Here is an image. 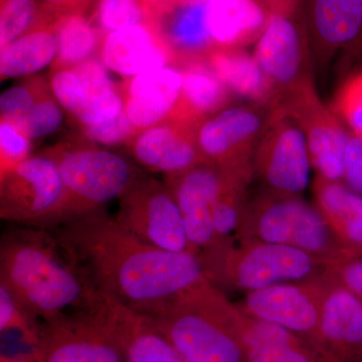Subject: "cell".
<instances>
[{
    "label": "cell",
    "mask_w": 362,
    "mask_h": 362,
    "mask_svg": "<svg viewBox=\"0 0 362 362\" xmlns=\"http://www.w3.org/2000/svg\"><path fill=\"white\" fill-rule=\"evenodd\" d=\"M58 226L54 237L95 289L147 315L211 280L197 255L152 246L101 211Z\"/></svg>",
    "instance_id": "cell-1"
},
{
    "label": "cell",
    "mask_w": 362,
    "mask_h": 362,
    "mask_svg": "<svg viewBox=\"0 0 362 362\" xmlns=\"http://www.w3.org/2000/svg\"><path fill=\"white\" fill-rule=\"evenodd\" d=\"M0 284L44 323L90 308L102 298L56 237L42 228L23 226L4 235Z\"/></svg>",
    "instance_id": "cell-2"
},
{
    "label": "cell",
    "mask_w": 362,
    "mask_h": 362,
    "mask_svg": "<svg viewBox=\"0 0 362 362\" xmlns=\"http://www.w3.org/2000/svg\"><path fill=\"white\" fill-rule=\"evenodd\" d=\"M151 317L185 362H249L240 338L238 306L211 280Z\"/></svg>",
    "instance_id": "cell-3"
},
{
    "label": "cell",
    "mask_w": 362,
    "mask_h": 362,
    "mask_svg": "<svg viewBox=\"0 0 362 362\" xmlns=\"http://www.w3.org/2000/svg\"><path fill=\"white\" fill-rule=\"evenodd\" d=\"M85 142L59 144L44 152L56 162L63 180L64 223L101 211L142 177L125 157Z\"/></svg>",
    "instance_id": "cell-4"
},
{
    "label": "cell",
    "mask_w": 362,
    "mask_h": 362,
    "mask_svg": "<svg viewBox=\"0 0 362 362\" xmlns=\"http://www.w3.org/2000/svg\"><path fill=\"white\" fill-rule=\"evenodd\" d=\"M237 233L242 242L297 247L330 268L354 259L319 209L295 197L281 195L259 204L244 214Z\"/></svg>",
    "instance_id": "cell-5"
},
{
    "label": "cell",
    "mask_w": 362,
    "mask_h": 362,
    "mask_svg": "<svg viewBox=\"0 0 362 362\" xmlns=\"http://www.w3.org/2000/svg\"><path fill=\"white\" fill-rule=\"evenodd\" d=\"M204 268L211 281L214 276L225 279L247 292L318 280L331 269L297 247L263 242H242L240 247L228 244L204 261Z\"/></svg>",
    "instance_id": "cell-6"
},
{
    "label": "cell",
    "mask_w": 362,
    "mask_h": 362,
    "mask_svg": "<svg viewBox=\"0 0 362 362\" xmlns=\"http://www.w3.org/2000/svg\"><path fill=\"white\" fill-rule=\"evenodd\" d=\"M37 362H126L122 342L102 294L95 306L40 326Z\"/></svg>",
    "instance_id": "cell-7"
},
{
    "label": "cell",
    "mask_w": 362,
    "mask_h": 362,
    "mask_svg": "<svg viewBox=\"0 0 362 362\" xmlns=\"http://www.w3.org/2000/svg\"><path fill=\"white\" fill-rule=\"evenodd\" d=\"M65 188L58 166L45 153L32 156L0 175V218L45 228L64 223Z\"/></svg>",
    "instance_id": "cell-8"
},
{
    "label": "cell",
    "mask_w": 362,
    "mask_h": 362,
    "mask_svg": "<svg viewBox=\"0 0 362 362\" xmlns=\"http://www.w3.org/2000/svg\"><path fill=\"white\" fill-rule=\"evenodd\" d=\"M116 220L158 249L199 256L188 240L180 206L165 183L140 177L119 199Z\"/></svg>",
    "instance_id": "cell-9"
},
{
    "label": "cell",
    "mask_w": 362,
    "mask_h": 362,
    "mask_svg": "<svg viewBox=\"0 0 362 362\" xmlns=\"http://www.w3.org/2000/svg\"><path fill=\"white\" fill-rule=\"evenodd\" d=\"M49 87L57 101L80 127L115 118L124 111L120 88L101 59L52 71Z\"/></svg>",
    "instance_id": "cell-10"
},
{
    "label": "cell",
    "mask_w": 362,
    "mask_h": 362,
    "mask_svg": "<svg viewBox=\"0 0 362 362\" xmlns=\"http://www.w3.org/2000/svg\"><path fill=\"white\" fill-rule=\"evenodd\" d=\"M328 274L309 282L284 283L247 292L238 307L252 318L277 324L291 331L322 354L321 303Z\"/></svg>",
    "instance_id": "cell-11"
},
{
    "label": "cell",
    "mask_w": 362,
    "mask_h": 362,
    "mask_svg": "<svg viewBox=\"0 0 362 362\" xmlns=\"http://www.w3.org/2000/svg\"><path fill=\"white\" fill-rule=\"evenodd\" d=\"M225 180L226 171L209 162L180 175L166 176V187L180 206L188 240L199 256L202 252L206 255L214 251L226 242L218 239L213 218V204Z\"/></svg>",
    "instance_id": "cell-12"
},
{
    "label": "cell",
    "mask_w": 362,
    "mask_h": 362,
    "mask_svg": "<svg viewBox=\"0 0 362 362\" xmlns=\"http://www.w3.org/2000/svg\"><path fill=\"white\" fill-rule=\"evenodd\" d=\"M321 350L330 362H362V301L328 274L320 320Z\"/></svg>",
    "instance_id": "cell-13"
},
{
    "label": "cell",
    "mask_w": 362,
    "mask_h": 362,
    "mask_svg": "<svg viewBox=\"0 0 362 362\" xmlns=\"http://www.w3.org/2000/svg\"><path fill=\"white\" fill-rule=\"evenodd\" d=\"M127 147L140 165L165 176L180 175L206 162L192 126L176 121L139 131Z\"/></svg>",
    "instance_id": "cell-14"
},
{
    "label": "cell",
    "mask_w": 362,
    "mask_h": 362,
    "mask_svg": "<svg viewBox=\"0 0 362 362\" xmlns=\"http://www.w3.org/2000/svg\"><path fill=\"white\" fill-rule=\"evenodd\" d=\"M124 111L138 130L175 120L182 93L180 71L171 66L127 78L120 88Z\"/></svg>",
    "instance_id": "cell-15"
},
{
    "label": "cell",
    "mask_w": 362,
    "mask_h": 362,
    "mask_svg": "<svg viewBox=\"0 0 362 362\" xmlns=\"http://www.w3.org/2000/svg\"><path fill=\"white\" fill-rule=\"evenodd\" d=\"M99 54L109 70L125 78L165 68L173 62L170 49L149 23L107 33Z\"/></svg>",
    "instance_id": "cell-16"
},
{
    "label": "cell",
    "mask_w": 362,
    "mask_h": 362,
    "mask_svg": "<svg viewBox=\"0 0 362 362\" xmlns=\"http://www.w3.org/2000/svg\"><path fill=\"white\" fill-rule=\"evenodd\" d=\"M259 162V173L279 194L294 197L310 182L311 158L303 130L292 124L279 128Z\"/></svg>",
    "instance_id": "cell-17"
},
{
    "label": "cell",
    "mask_w": 362,
    "mask_h": 362,
    "mask_svg": "<svg viewBox=\"0 0 362 362\" xmlns=\"http://www.w3.org/2000/svg\"><path fill=\"white\" fill-rule=\"evenodd\" d=\"M261 118L243 108L228 109L204 121L194 131L204 160L230 173H243L239 152L261 128Z\"/></svg>",
    "instance_id": "cell-18"
},
{
    "label": "cell",
    "mask_w": 362,
    "mask_h": 362,
    "mask_svg": "<svg viewBox=\"0 0 362 362\" xmlns=\"http://www.w3.org/2000/svg\"><path fill=\"white\" fill-rule=\"evenodd\" d=\"M106 298L126 362H185L151 316Z\"/></svg>",
    "instance_id": "cell-19"
},
{
    "label": "cell",
    "mask_w": 362,
    "mask_h": 362,
    "mask_svg": "<svg viewBox=\"0 0 362 362\" xmlns=\"http://www.w3.org/2000/svg\"><path fill=\"white\" fill-rule=\"evenodd\" d=\"M148 23L168 45L173 59L197 56L209 49L213 40L207 30L206 0H181L161 11Z\"/></svg>",
    "instance_id": "cell-20"
},
{
    "label": "cell",
    "mask_w": 362,
    "mask_h": 362,
    "mask_svg": "<svg viewBox=\"0 0 362 362\" xmlns=\"http://www.w3.org/2000/svg\"><path fill=\"white\" fill-rule=\"evenodd\" d=\"M258 62L266 77L286 85L297 77L302 63L299 33L287 18H273L262 35L256 49Z\"/></svg>",
    "instance_id": "cell-21"
},
{
    "label": "cell",
    "mask_w": 362,
    "mask_h": 362,
    "mask_svg": "<svg viewBox=\"0 0 362 362\" xmlns=\"http://www.w3.org/2000/svg\"><path fill=\"white\" fill-rule=\"evenodd\" d=\"M318 209L352 258L362 259V195L339 181L317 185Z\"/></svg>",
    "instance_id": "cell-22"
},
{
    "label": "cell",
    "mask_w": 362,
    "mask_h": 362,
    "mask_svg": "<svg viewBox=\"0 0 362 362\" xmlns=\"http://www.w3.org/2000/svg\"><path fill=\"white\" fill-rule=\"evenodd\" d=\"M54 21L33 28L0 49L1 81L33 75L52 65L58 49Z\"/></svg>",
    "instance_id": "cell-23"
},
{
    "label": "cell",
    "mask_w": 362,
    "mask_h": 362,
    "mask_svg": "<svg viewBox=\"0 0 362 362\" xmlns=\"http://www.w3.org/2000/svg\"><path fill=\"white\" fill-rule=\"evenodd\" d=\"M178 71L182 77V93L173 121L192 126L201 117L223 108L228 98L226 87L209 66L190 61Z\"/></svg>",
    "instance_id": "cell-24"
},
{
    "label": "cell",
    "mask_w": 362,
    "mask_h": 362,
    "mask_svg": "<svg viewBox=\"0 0 362 362\" xmlns=\"http://www.w3.org/2000/svg\"><path fill=\"white\" fill-rule=\"evenodd\" d=\"M206 21L213 42L228 45L261 28L265 13L255 0H206Z\"/></svg>",
    "instance_id": "cell-25"
},
{
    "label": "cell",
    "mask_w": 362,
    "mask_h": 362,
    "mask_svg": "<svg viewBox=\"0 0 362 362\" xmlns=\"http://www.w3.org/2000/svg\"><path fill=\"white\" fill-rule=\"evenodd\" d=\"M57 56L52 71L77 66L96 58L105 35L84 13L66 14L54 21Z\"/></svg>",
    "instance_id": "cell-26"
},
{
    "label": "cell",
    "mask_w": 362,
    "mask_h": 362,
    "mask_svg": "<svg viewBox=\"0 0 362 362\" xmlns=\"http://www.w3.org/2000/svg\"><path fill=\"white\" fill-rule=\"evenodd\" d=\"M313 23L328 45L350 44L362 35V0H314Z\"/></svg>",
    "instance_id": "cell-27"
},
{
    "label": "cell",
    "mask_w": 362,
    "mask_h": 362,
    "mask_svg": "<svg viewBox=\"0 0 362 362\" xmlns=\"http://www.w3.org/2000/svg\"><path fill=\"white\" fill-rule=\"evenodd\" d=\"M207 66L226 88L240 96L256 99L265 94V73L256 59L246 54L228 49H216L209 54Z\"/></svg>",
    "instance_id": "cell-28"
},
{
    "label": "cell",
    "mask_w": 362,
    "mask_h": 362,
    "mask_svg": "<svg viewBox=\"0 0 362 362\" xmlns=\"http://www.w3.org/2000/svg\"><path fill=\"white\" fill-rule=\"evenodd\" d=\"M349 136L335 121L313 124L307 136L311 162L322 180L339 181L344 173V156Z\"/></svg>",
    "instance_id": "cell-29"
},
{
    "label": "cell",
    "mask_w": 362,
    "mask_h": 362,
    "mask_svg": "<svg viewBox=\"0 0 362 362\" xmlns=\"http://www.w3.org/2000/svg\"><path fill=\"white\" fill-rule=\"evenodd\" d=\"M0 49L58 18L45 8L40 0H0Z\"/></svg>",
    "instance_id": "cell-30"
},
{
    "label": "cell",
    "mask_w": 362,
    "mask_h": 362,
    "mask_svg": "<svg viewBox=\"0 0 362 362\" xmlns=\"http://www.w3.org/2000/svg\"><path fill=\"white\" fill-rule=\"evenodd\" d=\"M63 108L49 89L18 121L11 124L33 140L56 132L63 123Z\"/></svg>",
    "instance_id": "cell-31"
},
{
    "label": "cell",
    "mask_w": 362,
    "mask_h": 362,
    "mask_svg": "<svg viewBox=\"0 0 362 362\" xmlns=\"http://www.w3.org/2000/svg\"><path fill=\"white\" fill-rule=\"evenodd\" d=\"M37 318L0 284V333L18 335L35 349L40 341V326Z\"/></svg>",
    "instance_id": "cell-32"
},
{
    "label": "cell",
    "mask_w": 362,
    "mask_h": 362,
    "mask_svg": "<svg viewBox=\"0 0 362 362\" xmlns=\"http://www.w3.org/2000/svg\"><path fill=\"white\" fill-rule=\"evenodd\" d=\"M94 21L104 35L148 23L141 0H97Z\"/></svg>",
    "instance_id": "cell-33"
},
{
    "label": "cell",
    "mask_w": 362,
    "mask_h": 362,
    "mask_svg": "<svg viewBox=\"0 0 362 362\" xmlns=\"http://www.w3.org/2000/svg\"><path fill=\"white\" fill-rule=\"evenodd\" d=\"M51 89L49 83L33 77L4 90L0 97V120L14 123L44 93Z\"/></svg>",
    "instance_id": "cell-34"
},
{
    "label": "cell",
    "mask_w": 362,
    "mask_h": 362,
    "mask_svg": "<svg viewBox=\"0 0 362 362\" xmlns=\"http://www.w3.org/2000/svg\"><path fill=\"white\" fill-rule=\"evenodd\" d=\"M81 131H82V140L84 141L95 145H105V146L128 145L139 132L126 115L125 111L106 122L83 126L81 127Z\"/></svg>",
    "instance_id": "cell-35"
},
{
    "label": "cell",
    "mask_w": 362,
    "mask_h": 362,
    "mask_svg": "<svg viewBox=\"0 0 362 362\" xmlns=\"http://www.w3.org/2000/svg\"><path fill=\"white\" fill-rule=\"evenodd\" d=\"M32 139L13 124L0 120V175L32 156Z\"/></svg>",
    "instance_id": "cell-36"
},
{
    "label": "cell",
    "mask_w": 362,
    "mask_h": 362,
    "mask_svg": "<svg viewBox=\"0 0 362 362\" xmlns=\"http://www.w3.org/2000/svg\"><path fill=\"white\" fill-rule=\"evenodd\" d=\"M339 107L354 135L362 137V73L345 86L340 96Z\"/></svg>",
    "instance_id": "cell-37"
},
{
    "label": "cell",
    "mask_w": 362,
    "mask_h": 362,
    "mask_svg": "<svg viewBox=\"0 0 362 362\" xmlns=\"http://www.w3.org/2000/svg\"><path fill=\"white\" fill-rule=\"evenodd\" d=\"M343 178L346 187L362 195V137L351 136L347 142L344 156Z\"/></svg>",
    "instance_id": "cell-38"
},
{
    "label": "cell",
    "mask_w": 362,
    "mask_h": 362,
    "mask_svg": "<svg viewBox=\"0 0 362 362\" xmlns=\"http://www.w3.org/2000/svg\"><path fill=\"white\" fill-rule=\"evenodd\" d=\"M333 277L362 301V259H352L331 268Z\"/></svg>",
    "instance_id": "cell-39"
},
{
    "label": "cell",
    "mask_w": 362,
    "mask_h": 362,
    "mask_svg": "<svg viewBox=\"0 0 362 362\" xmlns=\"http://www.w3.org/2000/svg\"><path fill=\"white\" fill-rule=\"evenodd\" d=\"M45 8L54 18L66 14L84 13L97 0H40Z\"/></svg>",
    "instance_id": "cell-40"
},
{
    "label": "cell",
    "mask_w": 362,
    "mask_h": 362,
    "mask_svg": "<svg viewBox=\"0 0 362 362\" xmlns=\"http://www.w3.org/2000/svg\"><path fill=\"white\" fill-rule=\"evenodd\" d=\"M146 13L147 20L153 18L154 16L165 11L169 7L175 6L181 0H141Z\"/></svg>",
    "instance_id": "cell-41"
}]
</instances>
